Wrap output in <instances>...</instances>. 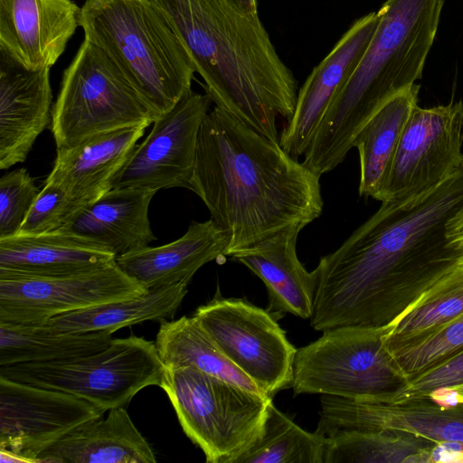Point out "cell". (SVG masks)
I'll return each instance as SVG.
<instances>
[{
    "label": "cell",
    "instance_id": "1",
    "mask_svg": "<svg viewBox=\"0 0 463 463\" xmlns=\"http://www.w3.org/2000/svg\"><path fill=\"white\" fill-rule=\"evenodd\" d=\"M463 210V164L429 193L380 208L323 256L328 283L358 315L391 323L454 268L461 253L448 236Z\"/></svg>",
    "mask_w": 463,
    "mask_h": 463
},
{
    "label": "cell",
    "instance_id": "2",
    "mask_svg": "<svg viewBox=\"0 0 463 463\" xmlns=\"http://www.w3.org/2000/svg\"><path fill=\"white\" fill-rule=\"evenodd\" d=\"M320 177L274 142L214 107L197 138L190 190L228 238L227 256L323 212Z\"/></svg>",
    "mask_w": 463,
    "mask_h": 463
},
{
    "label": "cell",
    "instance_id": "3",
    "mask_svg": "<svg viewBox=\"0 0 463 463\" xmlns=\"http://www.w3.org/2000/svg\"><path fill=\"white\" fill-rule=\"evenodd\" d=\"M216 107L271 141L292 116L298 89L258 14L227 0H156Z\"/></svg>",
    "mask_w": 463,
    "mask_h": 463
},
{
    "label": "cell",
    "instance_id": "4",
    "mask_svg": "<svg viewBox=\"0 0 463 463\" xmlns=\"http://www.w3.org/2000/svg\"><path fill=\"white\" fill-rule=\"evenodd\" d=\"M446 0H387L361 60L330 102L303 164L314 174L345 159L367 121L392 97L421 79Z\"/></svg>",
    "mask_w": 463,
    "mask_h": 463
},
{
    "label": "cell",
    "instance_id": "5",
    "mask_svg": "<svg viewBox=\"0 0 463 463\" xmlns=\"http://www.w3.org/2000/svg\"><path fill=\"white\" fill-rule=\"evenodd\" d=\"M80 26L158 117L192 90L190 55L156 0H85Z\"/></svg>",
    "mask_w": 463,
    "mask_h": 463
},
{
    "label": "cell",
    "instance_id": "6",
    "mask_svg": "<svg viewBox=\"0 0 463 463\" xmlns=\"http://www.w3.org/2000/svg\"><path fill=\"white\" fill-rule=\"evenodd\" d=\"M160 388L207 463H234L261 437L272 398L194 368L165 367Z\"/></svg>",
    "mask_w": 463,
    "mask_h": 463
},
{
    "label": "cell",
    "instance_id": "7",
    "mask_svg": "<svg viewBox=\"0 0 463 463\" xmlns=\"http://www.w3.org/2000/svg\"><path fill=\"white\" fill-rule=\"evenodd\" d=\"M158 115L116 63L84 39L63 71L52 106L56 148L114 130L150 126Z\"/></svg>",
    "mask_w": 463,
    "mask_h": 463
},
{
    "label": "cell",
    "instance_id": "8",
    "mask_svg": "<svg viewBox=\"0 0 463 463\" xmlns=\"http://www.w3.org/2000/svg\"><path fill=\"white\" fill-rule=\"evenodd\" d=\"M389 327L331 328L297 349L291 383L295 395L380 402L398 392L407 379L385 347Z\"/></svg>",
    "mask_w": 463,
    "mask_h": 463
},
{
    "label": "cell",
    "instance_id": "9",
    "mask_svg": "<svg viewBox=\"0 0 463 463\" xmlns=\"http://www.w3.org/2000/svg\"><path fill=\"white\" fill-rule=\"evenodd\" d=\"M164 371L156 343L130 335L89 355L0 366V376L66 392L109 411L125 407L147 386H160Z\"/></svg>",
    "mask_w": 463,
    "mask_h": 463
},
{
    "label": "cell",
    "instance_id": "10",
    "mask_svg": "<svg viewBox=\"0 0 463 463\" xmlns=\"http://www.w3.org/2000/svg\"><path fill=\"white\" fill-rule=\"evenodd\" d=\"M222 354L266 396L291 388L297 349L271 313L217 290L193 315Z\"/></svg>",
    "mask_w": 463,
    "mask_h": 463
},
{
    "label": "cell",
    "instance_id": "11",
    "mask_svg": "<svg viewBox=\"0 0 463 463\" xmlns=\"http://www.w3.org/2000/svg\"><path fill=\"white\" fill-rule=\"evenodd\" d=\"M463 100L412 111L376 198L405 202L430 192L463 164Z\"/></svg>",
    "mask_w": 463,
    "mask_h": 463
},
{
    "label": "cell",
    "instance_id": "12",
    "mask_svg": "<svg viewBox=\"0 0 463 463\" xmlns=\"http://www.w3.org/2000/svg\"><path fill=\"white\" fill-rule=\"evenodd\" d=\"M115 261L55 277H0V323L43 325L50 318L147 292Z\"/></svg>",
    "mask_w": 463,
    "mask_h": 463
},
{
    "label": "cell",
    "instance_id": "13",
    "mask_svg": "<svg viewBox=\"0 0 463 463\" xmlns=\"http://www.w3.org/2000/svg\"><path fill=\"white\" fill-rule=\"evenodd\" d=\"M106 411L60 391L0 376V449L38 463V457Z\"/></svg>",
    "mask_w": 463,
    "mask_h": 463
},
{
    "label": "cell",
    "instance_id": "14",
    "mask_svg": "<svg viewBox=\"0 0 463 463\" xmlns=\"http://www.w3.org/2000/svg\"><path fill=\"white\" fill-rule=\"evenodd\" d=\"M212 103L207 93L191 90L157 117L148 136L136 146L115 178L112 188L156 192L173 187L190 189L199 130Z\"/></svg>",
    "mask_w": 463,
    "mask_h": 463
},
{
    "label": "cell",
    "instance_id": "15",
    "mask_svg": "<svg viewBox=\"0 0 463 463\" xmlns=\"http://www.w3.org/2000/svg\"><path fill=\"white\" fill-rule=\"evenodd\" d=\"M382 430L409 432L463 457V402L445 406L431 397L387 402L321 396L318 434Z\"/></svg>",
    "mask_w": 463,
    "mask_h": 463
},
{
    "label": "cell",
    "instance_id": "16",
    "mask_svg": "<svg viewBox=\"0 0 463 463\" xmlns=\"http://www.w3.org/2000/svg\"><path fill=\"white\" fill-rule=\"evenodd\" d=\"M378 23L377 12L357 19L307 76L279 137L280 146L293 157L306 153L330 102L366 51Z\"/></svg>",
    "mask_w": 463,
    "mask_h": 463
},
{
    "label": "cell",
    "instance_id": "17",
    "mask_svg": "<svg viewBox=\"0 0 463 463\" xmlns=\"http://www.w3.org/2000/svg\"><path fill=\"white\" fill-rule=\"evenodd\" d=\"M72 0H0V54L27 70L52 68L80 26Z\"/></svg>",
    "mask_w": 463,
    "mask_h": 463
},
{
    "label": "cell",
    "instance_id": "18",
    "mask_svg": "<svg viewBox=\"0 0 463 463\" xmlns=\"http://www.w3.org/2000/svg\"><path fill=\"white\" fill-rule=\"evenodd\" d=\"M0 169L27 158L52 122L51 68L27 70L0 54Z\"/></svg>",
    "mask_w": 463,
    "mask_h": 463
},
{
    "label": "cell",
    "instance_id": "19",
    "mask_svg": "<svg viewBox=\"0 0 463 463\" xmlns=\"http://www.w3.org/2000/svg\"><path fill=\"white\" fill-rule=\"evenodd\" d=\"M146 127L125 128L90 137L74 146L57 148L44 183L61 188L83 210L112 189Z\"/></svg>",
    "mask_w": 463,
    "mask_h": 463
},
{
    "label": "cell",
    "instance_id": "20",
    "mask_svg": "<svg viewBox=\"0 0 463 463\" xmlns=\"http://www.w3.org/2000/svg\"><path fill=\"white\" fill-rule=\"evenodd\" d=\"M117 256L83 236L60 230L0 239V277H55L106 266Z\"/></svg>",
    "mask_w": 463,
    "mask_h": 463
},
{
    "label": "cell",
    "instance_id": "21",
    "mask_svg": "<svg viewBox=\"0 0 463 463\" xmlns=\"http://www.w3.org/2000/svg\"><path fill=\"white\" fill-rule=\"evenodd\" d=\"M228 238L210 219L192 222L179 239L158 247H145L117 257L119 268L146 289L190 282L203 265L224 259Z\"/></svg>",
    "mask_w": 463,
    "mask_h": 463
},
{
    "label": "cell",
    "instance_id": "22",
    "mask_svg": "<svg viewBox=\"0 0 463 463\" xmlns=\"http://www.w3.org/2000/svg\"><path fill=\"white\" fill-rule=\"evenodd\" d=\"M301 231L292 228L230 257L263 281L271 312L310 319L316 280L313 271L308 272L297 255V240Z\"/></svg>",
    "mask_w": 463,
    "mask_h": 463
},
{
    "label": "cell",
    "instance_id": "23",
    "mask_svg": "<svg viewBox=\"0 0 463 463\" xmlns=\"http://www.w3.org/2000/svg\"><path fill=\"white\" fill-rule=\"evenodd\" d=\"M156 193L144 188H112L63 230L106 247L117 257L147 247L156 240L148 219Z\"/></svg>",
    "mask_w": 463,
    "mask_h": 463
},
{
    "label": "cell",
    "instance_id": "24",
    "mask_svg": "<svg viewBox=\"0 0 463 463\" xmlns=\"http://www.w3.org/2000/svg\"><path fill=\"white\" fill-rule=\"evenodd\" d=\"M155 453L125 407L72 431L38 457V463H155Z\"/></svg>",
    "mask_w": 463,
    "mask_h": 463
},
{
    "label": "cell",
    "instance_id": "25",
    "mask_svg": "<svg viewBox=\"0 0 463 463\" xmlns=\"http://www.w3.org/2000/svg\"><path fill=\"white\" fill-rule=\"evenodd\" d=\"M190 282L149 289L141 296L108 302L58 315L43 324L61 333L115 331L145 321L173 318L186 296Z\"/></svg>",
    "mask_w": 463,
    "mask_h": 463
},
{
    "label": "cell",
    "instance_id": "26",
    "mask_svg": "<svg viewBox=\"0 0 463 463\" xmlns=\"http://www.w3.org/2000/svg\"><path fill=\"white\" fill-rule=\"evenodd\" d=\"M420 86L413 84L388 100L363 127L354 147L359 154L360 196L376 200L394 158L404 128L418 106Z\"/></svg>",
    "mask_w": 463,
    "mask_h": 463
},
{
    "label": "cell",
    "instance_id": "27",
    "mask_svg": "<svg viewBox=\"0 0 463 463\" xmlns=\"http://www.w3.org/2000/svg\"><path fill=\"white\" fill-rule=\"evenodd\" d=\"M112 333H61L44 325L0 323V366L47 363L99 352L109 345Z\"/></svg>",
    "mask_w": 463,
    "mask_h": 463
},
{
    "label": "cell",
    "instance_id": "28",
    "mask_svg": "<svg viewBox=\"0 0 463 463\" xmlns=\"http://www.w3.org/2000/svg\"><path fill=\"white\" fill-rule=\"evenodd\" d=\"M155 343L165 367L194 368L265 395L222 354L193 317L160 321Z\"/></svg>",
    "mask_w": 463,
    "mask_h": 463
},
{
    "label": "cell",
    "instance_id": "29",
    "mask_svg": "<svg viewBox=\"0 0 463 463\" xmlns=\"http://www.w3.org/2000/svg\"><path fill=\"white\" fill-rule=\"evenodd\" d=\"M463 314V262L443 275L389 327L390 354L405 348Z\"/></svg>",
    "mask_w": 463,
    "mask_h": 463
},
{
    "label": "cell",
    "instance_id": "30",
    "mask_svg": "<svg viewBox=\"0 0 463 463\" xmlns=\"http://www.w3.org/2000/svg\"><path fill=\"white\" fill-rule=\"evenodd\" d=\"M324 463L434 462L438 445L403 431L345 432L326 438Z\"/></svg>",
    "mask_w": 463,
    "mask_h": 463
},
{
    "label": "cell",
    "instance_id": "31",
    "mask_svg": "<svg viewBox=\"0 0 463 463\" xmlns=\"http://www.w3.org/2000/svg\"><path fill=\"white\" fill-rule=\"evenodd\" d=\"M327 440L308 432L269 403L260 439L234 463H324Z\"/></svg>",
    "mask_w": 463,
    "mask_h": 463
},
{
    "label": "cell",
    "instance_id": "32",
    "mask_svg": "<svg viewBox=\"0 0 463 463\" xmlns=\"http://www.w3.org/2000/svg\"><path fill=\"white\" fill-rule=\"evenodd\" d=\"M463 349V314L416 343L390 354L407 379L442 363Z\"/></svg>",
    "mask_w": 463,
    "mask_h": 463
},
{
    "label": "cell",
    "instance_id": "33",
    "mask_svg": "<svg viewBox=\"0 0 463 463\" xmlns=\"http://www.w3.org/2000/svg\"><path fill=\"white\" fill-rule=\"evenodd\" d=\"M40 192L25 168L7 172L0 178V239L20 232Z\"/></svg>",
    "mask_w": 463,
    "mask_h": 463
},
{
    "label": "cell",
    "instance_id": "34",
    "mask_svg": "<svg viewBox=\"0 0 463 463\" xmlns=\"http://www.w3.org/2000/svg\"><path fill=\"white\" fill-rule=\"evenodd\" d=\"M83 210L58 186L44 183L18 234H41L63 230Z\"/></svg>",
    "mask_w": 463,
    "mask_h": 463
},
{
    "label": "cell",
    "instance_id": "35",
    "mask_svg": "<svg viewBox=\"0 0 463 463\" xmlns=\"http://www.w3.org/2000/svg\"><path fill=\"white\" fill-rule=\"evenodd\" d=\"M461 384L463 349L442 363L409 379L402 389L380 402H398L432 397L436 392Z\"/></svg>",
    "mask_w": 463,
    "mask_h": 463
},
{
    "label": "cell",
    "instance_id": "36",
    "mask_svg": "<svg viewBox=\"0 0 463 463\" xmlns=\"http://www.w3.org/2000/svg\"><path fill=\"white\" fill-rule=\"evenodd\" d=\"M448 236L453 246L461 253L463 262V210L455 215L448 225Z\"/></svg>",
    "mask_w": 463,
    "mask_h": 463
},
{
    "label": "cell",
    "instance_id": "37",
    "mask_svg": "<svg viewBox=\"0 0 463 463\" xmlns=\"http://www.w3.org/2000/svg\"><path fill=\"white\" fill-rule=\"evenodd\" d=\"M238 10L245 14H258L257 0H227Z\"/></svg>",
    "mask_w": 463,
    "mask_h": 463
},
{
    "label": "cell",
    "instance_id": "38",
    "mask_svg": "<svg viewBox=\"0 0 463 463\" xmlns=\"http://www.w3.org/2000/svg\"><path fill=\"white\" fill-rule=\"evenodd\" d=\"M1 463H28L27 460L8 450L0 449Z\"/></svg>",
    "mask_w": 463,
    "mask_h": 463
},
{
    "label": "cell",
    "instance_id": "39",
    "mask_svg": "<svg viewBox=\"0 0 463 463\" xmlns=\"http://www.w3.org/2000/svg\"><path fill=\"white\" fill-rule=\"evenodd\" d=\"M446 391L450 392L455 396V402H463V384L452 387Z\"/></svg>",
    "mask_w": 463,
    "mask_h": 463
}]
</instances>
